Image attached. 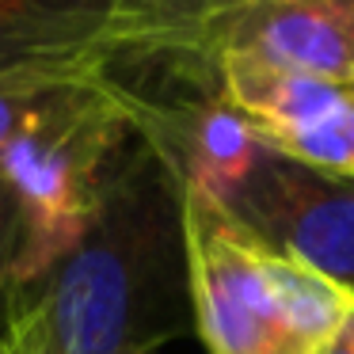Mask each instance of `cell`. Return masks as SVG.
I'll list each match as a JSON object with an SVG mask.
<instances>
[{
	"label": "cell",
	"mask_w": 354,
	"mask_h": 354,
	"mask_svg": "<svg viewBox=\"0 0 354 354\" xmlns=\"http://www.w3.org/2000/svg\"><path fill=\"white\" fill-rule=\"evenodd\" d=\"M183 331H194L183 187L133 130L84 236L12 290L0 354H156Z\"/></svg>",
	"instance_id": "cell-1"
},
{
	"label": "cell",
	"mask_w": 354,
	"mask_h": 354,
	"mask_svg": "<svg viewBox=\"0 0 354 354\" xmlns=\"http://www.w3.org/2000/svg\"><path fill=\"white\" fill-rule=\"evenodd\" d=\"M130 133L133 122L100 50L0 149V183L19 209L12 290L50 270L84 236L103 176Z\"/></svg>",
	"instance_id": "cell-2"
},
{
	"label": "cell",
	"mask_w": 354,
	"mask_h": 354,
	"mask_svg": "<svg viewBox=\"0 0 354 354\" xmlns=\"http://www.w3.org/2000/svg\"><path fill=\"white\" fill-rule=\"evenodd\" d=\"M217 206L259 248L305 263L354 293V179L259 145Z\"/></svg>",
	"instance_id": "cell-3"
},
{
	"label": "cell",
	"mask_w": 354,
	"mask_h": 354,
	"mask_svg": "<svg viewBox=\"0 0 354 354\" xmlns=\"http://www.w3.org/2000/svg\"><path fill=\"white\" fill-rule=\"evenodd\" d=\"M194 331L206 354H297L282 328L267 252L217 206L183 187Z\"/></svg>",
	"instance_id": "cell-4"
},
{
	"label": "cell",
	"mask_w": 354,
	"mask_h": 354,
	"mask_svg": "<svg viewBox=\"0 0 354 354\" xmlns=\"http://www.w3.org/2000/svg\"><path fill=\"white\" fill-rule=\"evenodd\" d=\"M229 103L267 149L354 179V88L278 73L248 57H214Z\"/></svg>",
	"instance_id": "cell-5"
},
{
	"label": "cell",
	"mask_w": 354,
	"mask_h": 354,
	"mask_svg": "<svg viewBox=\"0 0 354 354\" xmlns=\"http://www.w3.org/2000/svg\"><path fill=\"white\" fill-rule=\"evenodd\" d=\"M194 50L354 84V0H252L217 19Z\"/></svg>",
	"instance_id": "cell-6"
},
{
	"label": "cell",
	"mask_w": 354,
	"mask_h": 354,
	"mask_svg": "<svg viewBox=\"0 0 354 354\" xmlns=\"http://www.w3.org/2000/svg\"><path fill=\"white\" fill-rule=\"evenodd\" d=\"M115 0H0V73L103 50Z\"/></svg>",
	"instance_id": "cell-7"
},
{
	"label": "cell",
	"mask_w": 354,
	"mask_h": 354,
	"mask_svg": "<svg viewBox=\"0 0 354 354\" xmlns=\"http://www.w3.org/2000/svg\"><path fill=\"white\" fill-rule=\"evenodd\" d=\"M252 0H115L103 50H179L194 46L217 19L232 16Z\"/></svg>",
	"instance_id": "cell-8"
},
{
	"label": "cell",
	"mask_w": 354,
	"mask_h": 354,
	"mask_svg": "<svg viewBox=\"0 0 354 354\" xmlns=\"http://www.w3.org/2000/svg\"><path fill=\"white\" fill-rule=\"evenodd\" d=\"M95 54L100 50L73 54V57H42V62H24L0 73V149L8 145L19 133V126L46 100H54Z\"/></svg>",
	"instance_id": "cell-9"
},
{
	"label": "cell",
	"mask_w": 354,
	"mask_h": 354,
	"mask_svg": "<svg viewBox=\"0 0 354 354\" xmlns=\"http://www.w3.org/2000/svg\"><path fill=\"white\" fill-rule=\"evenodd\" d=\"M16 252H19V209L8 187L0 183V331H4V316H8V301H12Z\"/></svg>",
	"instance_id": "cell-10"
},
{
	"label": "cell",
	"mask_w": 354,
	"mask_h": 354,
	"mask_svg": "<svg viewBox=\"0 0 354 354\" xmlns=\"http://www.w3.org/2000/svg\"><path fill=\"white\" fill-rule=\"evenodd\" d=\"M316 354H354V343H351V339H346V331H339V335L331 339L328 346H320V351H316Z\"/></svg>",
	"instance_id": "cell-11"
},
{
	"label": "cell",
	"mask_w": 354,
	"mask_h": 354,
	"mask_svg": "<svg viewBox=\"0 0 354 354\" xmlns=\"http://www.w3.org/2000/svg\"><path fill=\"white\" fill-rule=\"evenodd\" d=\"M343 331H346V339L354 343V313H351V320H346V328H343Z\"/></svg>",
	"instance_id": "cell-12"
},
{
	"label": "cell",
	"mask_w": 354,
	"mask_h": 354,
	"mask_svg": "<svg viewBox=\"0 0 354 354\" xmlns=\"http://www.w3.org/2000/svg\"><path fill=\"white\" fill-rule=\"evenodd\" d=\"M351 88H354V84H351Z\"/></svg>",
	"instance_id": "cell-13"
}]
</instances>
